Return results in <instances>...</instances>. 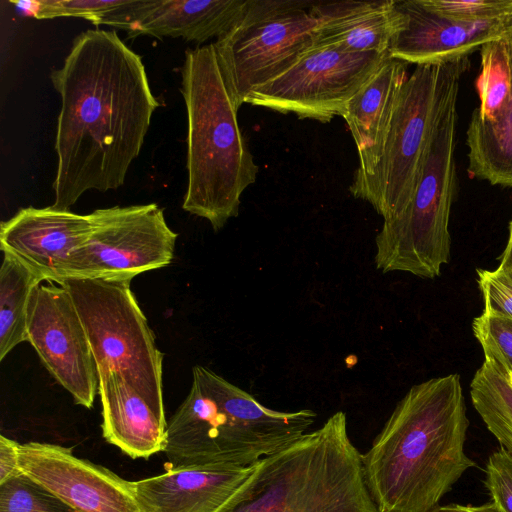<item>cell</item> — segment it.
<instances>
[{
  "label": "cell",
  "instance_id": "6da1fadb",
  "mask_svg": "<svg viewBox=\"0 0 512 512\" xmlns=\"http://www.w3.org/2000/svg\"><path fill=\"white\" fill-rule=\"evenodd\" d=\"M50 79L61 99L52 206L69 210L86 191L124 184L160 104L141 56L114 30L80 33Z\"/></svg>",
  "mask_w": 512,
  "mask_h": 512
},
{
  "label": "cell",
  "instance_id": "7a4b0ae2",
  "mask_svg": "<svg viewBox=\"0 0 512 512\" xmlns=\"http://www.w3.org/2000/svg\"><path fill=\"white\" fill-rule=\"evenodd\" d=\"M469 420L460 376L412 386L362 454L379 512H430L475 466L465 452Z\"/></svg>",
  "mask_w": 512,
  "mask_h": 512
},
{
  "label": "cell",
  "instance_id": "3957f363",
  "mask_svg": "<svg viewBox=\"0 0 512 512\" xmlns=\"http://www.w3.org/2000/svg\"><path fill=\"white\" fill-rule=\"evenodd\" d=\"M190 391L167 422L170 468L247 467L306 433L317 414L265 407L212 370L196 365Z\"/></svg>",
  "mask_w": 512,
  "mask_h": 512
},
{
  "label": "cell",
  "instance_id": "277c9868",
  "mask_svg": "<svg viewBox=\"0 0 512 512\" xmlns=\"http://www.w3.org/2000/svg\"><path fill=\"white\" fill-rule=\"evenodd\" d=\"M181 76L188 122V184L182 208L218 231L238 215L241 195L255 182L259 167L240 131L239 108L213 43L185 52Z\"/></svg>",
  "mask_w": 512,
  "mask_h": 512
},
{
  "label": "cell",
  "instance_id": "5b68a950",
  "mask_svg": "<svg viewBox=\"0 0 512 512\" xmlns=\"http://www.w3.org/2000/svg\"><path fill=\"white\" fill-rule=\"evenodd\" d=\"M362 454L338 411L261 458L218 512H379L365 483Z\"/></svg>",
  "mask_w": 512,
  "mask_h": 512
},
{
  "label": "cell",
  "instance_id": "8992f818",
  "mask_svg": "<svg viewBox=\"0 0 512 512\" xmlns=\"http://www.w3.org/2000/svg\"><path fill=\"white\" fill-rule=\"evenodd\" d=\"M469 68V57L420 64L404 82L376 165L349 188L383 220L397 217L411 201L435 126Z\"/></svg>",
  "mask_w": 512,
  "mask_h": 512
},
{
  "label": "cell",
  "instance_id": "52a82bcc",
  "mask_svg": "<svg viewBox=\"0 0 512 512\" xmlns=\"http://www.w3.org/2000/svg\"><path fill=\"white\" fill-rule=\"evenodd\" d=\"M457 96L458 91L452 94L435 126L411 201L397 217L383 221L375 238V265L383 273L435 278L449 262V218L457 190Z\"/></svg>",
  "mask_w": 512,
  "mask_h": 512
},
{
  "label": "cell",
  "instance_id": "ba28073f",
  "mask_svg": "<svg viewBox=\"0 0 512 512\" xmlns=\"http://www.w3.org/2000/svg\"><path fill=\"white\" fill-rule=\"evenodd\" d=\"M131 280L67 278L70 294L88 337L98 376L125 378L160 408L163 354L131 288Z\"/></svg>",
  "mask_w": 512,
  "mask_h": 512
},
{
  "label": "cell",
  "instance_id": "9c48e42d",
  "mask_svg": "<svg viewBox=\"0 0 512 512\" xmlns=\"http://www.w3.org/2000/svg\"><path fill=\"white\" fill-rule=\"evenodd\" d=\"M311 1L247 0L234 27L213 42L232 100L239 108L256 88L280 76L314 46Z\"/></svg>",
  "mask_w": 512,
  "mask_h": 512
},
{
  "label": "cell",
  "instance_id": "30bf717a",
  "mask_svg": "<svg viewBox=\"0 0 512 512\" xmlns=\"http://www.w3.org/2000/svg\"><path fill=\"white\" fill-rule=\"evenodd\" d=\"M88 216L91 232L71 253L64 279L132 280L171 263L178 234L157 204L101 208Z\"/></svg>",
  "mask_w": 512,
  "mask_h": 512
},
{
  "label": "cell",
  "instance_id": "8fae6325",
  "mask_svg": "<svg viewBox=\"0 0 512 512\" xmlns=\"http://www.w3.org/2000/svg\"><path fill=\"white\" fill-rule=\"evenodd\" d=\"M388 56L313 46L280 76L254 89L245 103L326 123L343 116L350 99Z\"/></svg>",
  "mask_w": 512,
  "mask_h": 512
},
{
  "label": "cell",
  "instance_id": "7c38bea8",
  "mask_svg": "<svg viewBox=\"0 0 512 512\" xmlns=\"http://www.w3.org/2000/svg\"><path fill=\"white\" fill-rule=\"evenodd\" d=\"M27 341L74 402L91 408L98 393L97 365L74 302L62 285L39 284L32 292Z\"/></svg>",
  "mask_w": 512,
  "mask_h": 512
},
{
  "label": "cell",
  "instance_id": "4fadbf2b",
  "mask_svg": "<svg viewBox=\"0 0 512 512\" xmlns=\"http://www.w3.org/2000/svg\"><path fill=\"white\" fill-rule=\"evenodd\" d=\"M19 469L78 512H143L133 482L57 444L19 446Z\"/></svg>",
  "mask_w": 512,
  "mask_h": 512
},
{
  "label": "cell",
  "instance_id": "5bb4252c",
  "mask_svg": "<svg viewBox=\"0 0 512 512\" xmlns=\"http://www.w3.org/2000/svg\"><path fill=\"white\" fill-rule=\"evenodd\" d=\"M91 232L88 215L54 206L26 207L0 225V248L59 284L71 253Z\"/></svg>",
  "mask_w": 512,
  "mask_h": 512
},
{
  "label": "cell",
  "instance_id": "9a60e30c",
  "mask_svg": "<svg viewBox=\"0 0 512 512\" xmlns=\"http://www.w3.org/2000/svg\"><path fill=\"white\" fill-rule=\"evenodd\" d=\"M247 0H130L103 25L127 31L128 38H182L202 43L220 38L242 17Z\"/></svg>",
  "mask_w": 512,
  "mask_h": 512
},
{
  "label": "cell",
  "instance_id": "2e32d148",
  "mask_svg": "<svg viewBox=\"0 0 512 512\" xmlns=\"http://www.w3.org/2000/svg\"><path fill=\"white\" fill-rule=\"evenodd\" d=\"M406 25L394 38L389 55L403 62L441 64L480 50L489 41L502 37L512 17L479 22H458L441 17L419 0L397 1Z\"/></svg>",
  "mask_w": 512,
  "mask_h": 512
},
{
  "label": "cell",
  "instance_id": "e0dca14e",
  "mask_svg": "<svg viewBox=\"0 0 512 512\" xmlns=\"http://www.w3.org/2000/svg\"><path fill=\"white\" fill-rule=\"evenodd\" d=\"M254 465L170 468L132 482L143 512H218L247 480Z\"/></svg>",
  "mask_w": 512,
  "mask_h": 512
},
{
  "label": "cell",
  "instance_id": "ac0fdd59",
  "mask_svg": "<svg viewBox=\"0 0 512 512\" xmlns=\"http://www.w3.org/2000/svg\"><path fill=\"white\" fill-rule=\"evenodd\" d=\"M317 22L314 46H330L357 53H389L406 25L397 0L313 2Z\"/></svg>",
  "mask_w": 512,
  "mask_h": 512
},
{
  "label": "cell",
  "instance_id": "d6986e66",
  "mask_svg": "<svg viewBox=\"0 0 512 512\" xmlns=\"http://www.w3.org/2000/svg\"><path fill=\"white\" fill-rule=\"evenodd\" d=\"M102 436L132 459H148L166 446L164 408L118 374L99 375Z\"/></svg>",
  "mask_w": 512,
  "mask_h": 512
},
{
  "label": "cell",
  "instance_id": "ffe728a7",
  "mask_svg": "<svg viewBox=\"0 0 512 512\" xmlns=\"http://www.w3.org/2000/svg\"><path fill=\"white\" fill-rule=\"evenodd\" d=\"M407 63L388 56L348 102L343 118L359 155L354 177L369 173L383 150Z\"/></svg>",
  "mask_w": 512,
  "mask_h": 512
},
{
  "label": "cell",
  "instance_id": "44dd1931",
  "mask_svg": "<svg viewBox=\"0 0 512 512\" xmlns=\"http://www.w3.org/2000/svg\"><path fill=\"white\" fill-rule=\"evenodd\" d=\"M466 135L469 174L492 185L512 187V94L493 120L483 119L476 108Z\"/></svg>",
  "mask_w": 512,
  "mask_h": 512
},
{
  "label": "cell",
  "instance_id": "7402d4cb",
  "mask_svg": "<svg viewBox=\"0 0 512 512\" xmlns=\"http://www.w3.org/2000/svg\"><path fill=\"white\" fill-rule=\"evenodd\" d=\"M45 279L9 252L0 268V360L27 341V311L33 290Z\"/></svg>",
  "mask_w": 512,
  "mask_h": 512
},
{
  "label": "cell",
  "instance_id": "603a6c76",
  "mask_svg": "<svg viewBox=\"0 0 512 512\" xmlns=\"http://www.w3.org/2000/svg\"><path fill=\"white\" fill-rule=\"evenodd\" d=\"M474 408L501 448L512 456V377L484 359L470 383Z\"/></svg>",
  "mask_w": 512,
  "mask_h": 512
},
{
  "label": "cell",
  "instance_id": "cb8c5ba5",
  "mask_svg": "<svg viewBox=\"0 0 512 512\" xmlns=\"http://www.w3.org/2000/svg\"><path fill=\"white\" fill-rule=\"evenodd\" d=\"M481 71L477 79L480 106L485 120L495 119L507 106L512 94V65L504 39L501 37L480 48Z\"/></svg>",
  "mask_w": 512,
  "mask_h": 512
},
{
  "label": "cell",
  "instance_id": "d4e9b609",
  "mask_svg": "<svg viewBox=\"0 0 512 512\" xmlns=\"http://www.w3.org/2000/svg\"><path fill=\"white\" fill-rule=\"evenodd\" d=\"M0 512H78L22 472L0 484Z\"/></svg>",
  "mask_w": 512,
  "mask_h": 512
},
{
  "label": "cell",
  "instance_id": "484cf974",
  "mask_svg": "<svg viewBox=\"0 0 512 512\" xmlns=\"http://www.w3.org/2000/svg\"><path fill=\"white\" fill-rule=\"evenodd\" d=\"M36 19L76 17L104 24L111 16L125 8L130 0H40L12 1Z\"/></svg>",
  "mask_w": 512,
  "mask_h": 512
},
{
  "label": "cell",
  "instance_id": "4316f807",
  "mask_svg": "<svg viewBox=\"0 0 512 512\" xmlns=\"http://www.w3.org/2000/svg\"><path fill=\"white\" fill-rule=\"evenodd\" d=\"M427 10L458 22H479L512 17V0H419Z\"/></svg>",
  "mask_w": 512,
  "mask_h": 512
},
{
  "label": "cell",
  "instance_id": "83f0119b",
  "mask_svg": "<svg viewBox=\"0 0 512 512\" xmlns=\"http://www.w3.org/2000/svg\"><path fill=\"white\" fill-rule=\"evenodd\" d=\"M472 327L484 358L512 373V320L482 313Z\"/></svg>",
  "mask_w": 512,
  "mask_h": 512
},
{
  "label": "cell",
  "instance_id": "f1b7e54d",
  "mask_svg": "<svg viewBox=\"0 0 512 512\" xmlns=\"http://www.w3.org/2000/svg\"><path fill=\"white\" fill-rule=\"evenodd\" d=\"M477 280L484 300V314L512 320V270L477 269Z\"/></svg>",
  "mask_w": 512,
  "mask_h": 512
},
{
  "label": "cell",
  "instance_id": "f546056e",
  "mask_svg": "<svg viewBox=\"0 0 512 512\" xmlns=\"http://www.w3.org/2000/svg\"><path fill=\"white\" fill-rule=\"evenodd\" d=\"M485 473L492 502L503 512H512V456L503 448L494 451L488 458Z\"/></svg>",
  "mask_w": 512,
  "mask_h": 512
},
{
  "label": "cell",
  "instance_id": "4dcf8cb0",
  "mask_svg": "<svg viewBox=\"0 0 512 512\" xmlns=\"http://www.w3.org/2000/svg\"><path fill=\"white\" fill-rule=\"evenodd\" d=\"M19 446L16 441L0 436V484L21 473L19 469Z\"/></svg>",
  "mask_w": 512,
  "mask_h": 512
},
{
  "label": "cell",
  "instance_id": "1f68e13d",
  "mask_svg": "<svg viewBox=\"0 0 512 512\" xmlns=\"http://www.w3.org/2000/svg\"><path fill=\"white\" fill-rule=\"evenodd\" d=\"M430 512H503L494 502L485 503L482 505H460L448 504L444 506H437Z\"/></svg>",
  "mask_w": 512,
  "mask_h": 512
},
{
  "label": "cell",
  "instance_id": "d6a6232c",
  "mask_svg": "<svg viewBox=\"0 0 512 512\" xmlns=\"http://www.w3.org/2000/svg\"><path fill=\"white\" fill-rule=\"evenodd\" d=\"M498 267L512 270V220L509 224V239L507 246L500 257V264Z\"/></svg>",
  "mask_w": 512,
  "mask_h": 512
},
{
  "label": "cell",
  "instance_id": "836d02e7",
  "mask_svg": "<svg viewBox=\"0 0 512 512\" xmlns=\"http://www.w3.org/2000/svg\"><path fill=\"white\" fill-rule=\"evenodd\" d=\"M502 38L504 39L507 49L509 52V57L512 65V24L506 29L504 34L502 35Z\"/></svg>",
  "mask_w": 512,
  "mask_h": 512
},
{
  "label": "cell",
  "instance_id": "e575fe53",
  "mask_svg": "<svg viewBox=\"0 0 512 512\" xmlns=\"http://www.w3.org/2000/svg\"><path fill=\"white\" fill-rule=\"evenodd\" d=\"M508 372H509V371H508ZM509 373H510V375H511V377H512V373H511V372H509Z\"/></svg>",
  "mask_w": 512,
  "mask_h": 512
},
{
  "label": "cell",
  "instance_id": "d590c367",
  "mask_svg": "<svg viewBox=\"0 0 512 512\" xmlns=\"http://www.w3.org/2000/svg\"><path fill=\"white\" fill-rule=\"evenodd\" d=\"M510 374V373H509ZM511 376V375H510Z\"/></svg>",
  "mask_w": 512,
  "mask_h": 512
}]
</instances>
